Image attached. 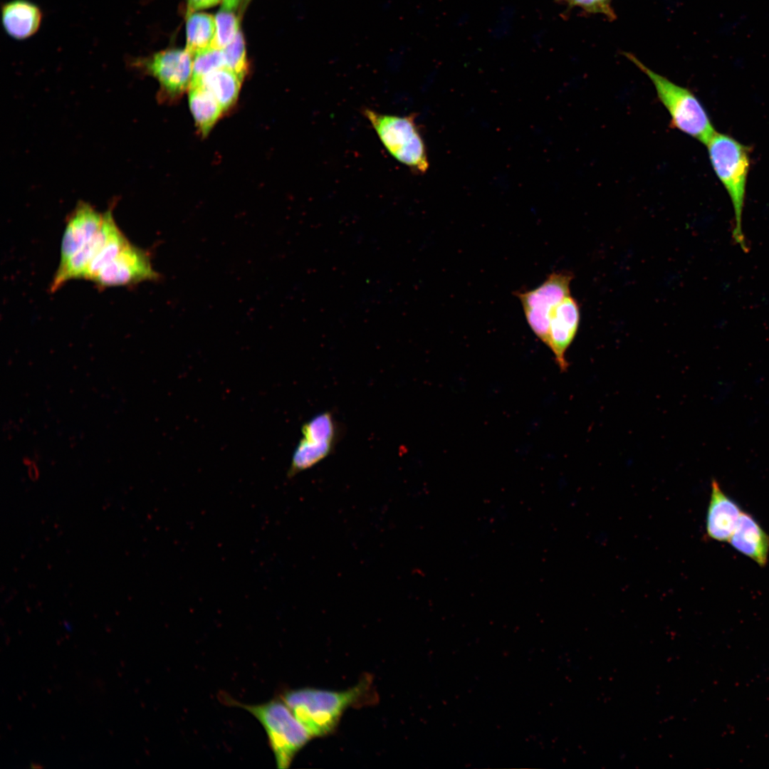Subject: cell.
Wrapping results in <instances>:
<instances>
[{"label":"cell","instance_id":"obj_1","mask_svg":"<svg viewBox=\"0 0 769 769\" xmlns=\"http://www.w3.org/2000/svg\"><path fill=\"white\" fill-rule=\"evenodd\" d=\"M364 681L345 691L303 688L285 691L281 699L313 736L331 733L343 712L359 701L368 689Z\"/></svg>","mask_w":769,"mask_h":769},{"label":"cell","instance_id":"obj_2","mask_svg":"<svg viewBox=\"0 0 769 769\" xmlns=\"http://www.w3.org/2000/svg\"><path fill=\"white\" fill-rule=\"evenodd\" d=\"M225 701L246 710L261 723L278 768H288L313 737L281 699L258 704L244 703L228 697Z\"/></svg>","mask_w":769,"mask_h":769},{"label":"cell","instance_id":"obj_3","mask_svg":"<svg viewBox=\"0 0 769 769\" xmlns=\"http://www.w3.org/2000/svg\"><path fill=\"white\" fill-rule=\"evenodd\" d=\"M706 145L712 167L733 206V237L746 251L747 244L742 231V214L750 167V149L731 136L716 132Z\"/></svg>","mask_w":769,"mask_h":769},{"label":"cell","instance_id":"obj_4","mask_svg":"<svg viewBox=\"0 0 769 769\" xmlns=\"http://www.w3.org/2000/svg\"><path fill=\"white\" fill-rule=\"evenodd\" d=\"M624 55L652 81L671 117V125L706 145L716 130L704 107L688 88L654 72L630 53Z\"/></svg>","mask_w":769,"mask_h":769},{"label":"cell","instance_id":"obj_5","mask_svg":"<svg viewBox=\"0 0 769 769\" xmlns=\"http://www.w3.org/2000/svg\"><path fill=\"white\" fill-rule=\"evenodd\" d=\"M362 113L396 160L415 174L427 172L429 162L427 147L416 121V114L388 115L369 108H363Z\"/></svg>","mask_w":769,"mask_h":769},{"label":"cell","instance_id":"obj_6","mask_svg":"<svg viewBox=\"0 0 769 769\" xmlns=\"http://www.w3.org/2000/svg\"><path fill=\"white\" fill-rule=\"evenodd\" d=\"M126 66L138 74L155 78L160 87L159 100L172 99L190 85L193 56L186 49L169 48L146 57H127Z\"/></svg>","mask_w":769,"mask_h":769},{"label":"cell","instance_id":"obj_7","mask_svg":"<svg viewBox=\"0 0 769 769\" xmlns=\"http://www.w3.org/2000/svg\"><path fill=\"white\" fill-rule=\"evenodd\" d=\"M573 278L574 275L569 271L553 272L535 288L514 293L521 303L530 328L547 347L551 314L565 298L571 295Z\"/></svg>","mask_w":769,"mask_h":769},{"label":"cell","instance_id":"obj_8","mask_svg":"<svg viewBox=\"0 0 769 769\" xmlns=\"http://www.w3.org/2000/svg\"><path fill=\"white\" fill-rule=\"evenodd\" d=\"M159 278L147 251L130 241L92 280L100 288L136 285Z\"/></svg>","mask_w":769,"mask_h":769},{"label":"cell","instance_id":"obj_9","mask_svg":"<svg viewBox=\"0 0 769 769\" xmlns=\"http://www.w3.org/2000/svg\"><path fill=\"white\" fill-rule=\"evenodd\" d=\"M116 199L104 211L102 225L93 237L75 254L63 264H59L51 284L50 291L54 292L73 279L83 278L85 273L98 253L102 250L113 234L120 228L117 225L113 209Z\"/></svg>","mask_w":769,"mask_h":769},{"label":"cell","instance_id":"obj_10","mask_svg":"<svg viewBox=\"0 0 769 769\" xmlns=\"http://www.w3.org/2000/svg\"><path fill=\"white\" fill-rule=\"evenodd\" d=\"M580 323V306L571 295L565 298L553 310L549 326L548 347L562 371L567 370L565 355L578 331Z\"/></svg>","mask_w":769,"mask_h":769},{"label":"cell","instance_id":"obj_11","mask_svg":"<svg viewBox=\"0 0 769 769\" xmlns=\"http://www.w3.org/2000/svg\"><path fill=\"white\" fill-rule=\"evenodd\" d=\"M103 216L104 213L99 212L90 203L78 202L67 216L59 264L66 262L93 237L102 225Z\"/></svg>","mask_w":769,"mask_h":769},{"label":"cell","instance_id":"obj_12","mask_svg":"<svg viewBox=\"0 0 769 769\" xmlns=\"http://www.w3.org/2000/svg\"><path fill=\"white\" fill-rule=\"evenodd\" d=\"M739 505L713 480L706 515V535L720 542L729 540L742 513Z\"/></svg>","mask_w":769,"mask_h":769},{"label":"cell","instance_id":"obj_13","mask_svg":"<svg viewBox=\"0 0 769 769\" xmlns=\"http://www.w3.org/2000/svg\"><path fill=\"white\" fill-rule=\"evenodd\" d=\"M728 543L739 553L764 567L769 555V535L750 513L742 512Z\"/></svg>","mask_w":769,"mask_h":769},{"label":"cell","instance_id":"obj_14","mask_svg":"<svg viewBox=\"0 0 769 769\" xmlns=\"http://www.w3.org/2000/svg\"><path fill=\"white\" fill-rule=\"evenodd\" d=\"M1 23L6 33L16 40H25L40 28L43 13L28 0H11L1 8Z\"/></svg>","mask_w":769,"mask_h":769},{"label":"cell","instance_id":"obj_15","mask_svg":"<svg viewBox=\"0 0 769 769\" xmlns=\"http://www.w3.org/2000/svg\"><path fill=\"white\" fill-rule=\"evenodd\" d=\"M189 103L199 131L207 135L224 111L222 107L199 83H190Z\"/></svg>","mask_w":769,"mask_h":769},{"label":"cell","instance_id":"obj_16","mask_svg":"<svg viewBox=\"0 0 769 769\" xmlns=\"http://www.w3.org/2000/svg\"><path fill=\"white\" fill-rule=\"evenodd\" d=\"M243 80L232 70L223 67L214 70L199 80V83L219 102L224 110L229 109L236 101Z\"/></svg>","mask_w":769,"mask_h":769},{"label":"cell","instance_id":"obj_17","mask_svg":"<svg viewBox=\"0 0 769 769\" xmlns=\"http://www.w3.org/2000/svg\"><path fill=\"white\" fill-rule=\"evenodd\" d=\"M216 30L215 17L204 12H194L187 16V43L185 49L194 56L211 47Z\"/></svg>","mask_w":769,"mask_h":769},{"label":"cell","instance_id":"obj_18","mask_svg":"<svg viewBox=\"0 0 769 769\" xmlns=\"http://www.w3.org/2000/svg\"><path fill=\"white\" fill-rule=\"evenodd\" d=\"M335 444L317 442L302 437L293 454L288 471V477L291 478L315 466L331 454Z\"/></svg>","mask_w":769,"mask_h":769},{"label":"cell","instance_id":"obj_19","mask_svg":"<svg viewBox=\"0 0 769 769\" xmlns=\"http://www.w3.org/2000/svg\"><path fill=\"white\" fill-rule=\"evenodd\" d=\"M303 438L318 442L336 444L338 428L336 422L329 412L319 413L302 427Z\"/></svg>","mask_w":769,"mask_h":769},{"label":"cell","instance_id":"obj_20","mask_svg":"<svg viewBox=\"0 0 769 769\" xmlns=\"http://www.w3.org/2000/svg\"><path fill=\"white\" fill-rule=\"evenodd\" d=\"M215 35L211 47L223 49L236 37L239 30V18L232 11L221 9L216 14Z\"/></svg>","mask_w":769,"mask_h":769},{"label":"cell","instance_id":"obj_21","mask_svg":"<svg viewBox=\"0 0 769 769\" xmlns=\"http://www.w3.org/2000/svg\"><path fill=\"white\" fill-rule=\"evenodd\" d=\"M226 67L223 51L209 48L193 56V71L191 81L200 80L209 73Z\"/></svg>","mask_w":769,"mask_h":769},{"label":"cell","instance_id":"obj_22","mask_svg":"<svg viewBox=\"0 0 769 769\" xmlns=\"http://www.w3.org/2000/svg\"><path fill=\"white\" fill-rule=\"evenodd\" d=\"M223 51L226 67L235 72L242 80L247 70L246 46L244 36L239 31L235 38Z\"/></svg>","mask_w":769,"mask_h":769},{"label":"cell","instance_id":"obj_23","mask_svg":"<svg viewBox=\"0 0 769 769\" xmlns=\"http://www.w3.org/2000/svg\"><path fill=\"white\" fill-rule=\"evenodd\" d=\"M567 2L570 6H579L587 12L601 14L610 19L615 17L614 12L611 6L612 0H562Z\"/></svg>","mask_w":769,"mask_h":769},{"label":"cell","instance_id":"obj_24","mask_svg":"<svg viewBox=\"0 0 769 769\" xmlns=\"http://www.w3.org/2000/svg\"><path fill=\"white\" fill-rule=\"evenodd\" d=\"M221 0H187V16L218 4Z\"/></svg>","mask_w":769,"mask_h":769},{"label":"cell","instance_id":"obj_25","mask_svg":"<svg viewBox=\"0 0 769 769\" xmlns=\"http://www.w3.org/2000/svg\"><path fill=\"white\" fill-rule=\"evenodd\" d=\"M241 1L243 0H222L221 9L228 11L235 10L239 6Z\"/></svg>","mask_w":769,"mask_h":769},{"label":"cell","instance_id":"obj_26","mask_svg":"<svg viewBox=\"0 0 769 769\" xmlns=\"http://www.w3.org/2000/svg\"><path fill=\"white\" fill-rule=\"evenodd\" d=\"M244 1H246V2H248V1H249L250 0H244Z\"/></svg>","mask_w":769,"mask_h":769}]
</instances>
